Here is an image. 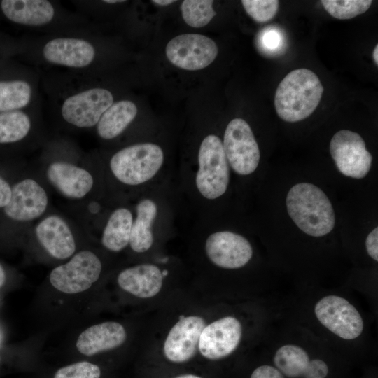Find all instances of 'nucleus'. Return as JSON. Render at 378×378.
Returning a JSON list of instances; mask_svg holds the SVG:
<instances>
[{"mask_svg": "<svg viewBox=\"0 0 378 378\" xmlns=\"http://www.w3.org/2000/svg\"><path fill=\"white\" fill-rule=\"evenodd\" d=\"M274 363L278 370L289 378H326L327 364L322 360H310L302 347L286 344L276 351Z\"/></svg>", "mask_w": 378, "mask_h": 378, "instance_id": "2eb2a0df", "label": "nucleus"}, {"mask_svg": "<svg viewBox=\"0 0 378 378\" xmlns=\"http://www.w3.org/2000/svg\"><path fill=\"white\" fill-rule=\"evenodd\" d=\"M241 335L240 321L233 316L223 317L205 326L200 335L198 349L206 359H221L235 351Z\"/></svg>", "mask_w": 378, "mask_h": 378, "instance_id": "9b49d317", "label": "nucleus"}, {"mask_svg": "<svg viewBox=\"0 0 378 378\" xmlns=\"http://www.w3.org/2000/svg\"><path fill=\"white\" fill-rule=\"evenodd\" d=\"M49 181L64 196L85 197L92 188L94 179L86 169L66 162H52L46 172Z\"/></svg>", "mask_w": 378, "mask_h": 378, "instance_id": "a211bd4d", "label": "nucleus"}, {"mask_svg": "<svg viewBox=\"0 0 378 378\" xmlns=\"http://www.w3.org/2000/svg\"><path fill=\"white\" fill-rule=\"evenodd\" d=\"M31 123L28 115L19 110L0 113V144L22 140L29 132Z\"/></svg>", "mask_w": 378, "mask_h": 378, "instance_id": "a878e982", "label": "nucleus"}, {"mask_svg": "<svg viewBox=\"0 0 378 378\" xmlns=\"http://www.w3.org/2000/svg\"><path fill=\"white\" fill-rule=\"evenodd\" d=\"M111 92L101 88H90L67 97L61 113L68 123L78 127L97 125L104 113L113 104Z\"/></svg>", "mask_w": 378, "mask_h": 378, "instance_id": "9d476101", "label": "nucleus"}, {"mask_svg": "<svg viewBox=\"0 0 378 378\" xmlns=\"http://www.w3.org/2000/svg\"><path fill=\"white\" fill-rule=\"evenodd\" d=\"M104 3H107V4H116V3H122V2H125V1H122V0H105V1H103Z\"/></svg>", "mask_w": 378, "mask_h": 378, "instance_id": "58836bf2", "label": "nucleus"}, {"mask_svg": "<svg viewBox=\"0 0 378 378\" xmlns=\"http://www.w3.org/2000/svg\"><path fill=\"white\" fill-rule=\"evenodd\" d=\"M102 370L97 364L88 360L75 362L57 369L51 378H102Z\"/></svg>", "mask_w": 378, "mask_h": 378, "instance_id": "c85d7f7f", "label": "nucleus"}, {"mask_svg": "<svg viewBox=\"0 0 378 378\" xmlns=\"http://www.w3.org/2000/svg\"><path fill=\"white\" fill-rule=\"evenodd\" d=\"M205 251L212 263L225 269L242 267L253 255V248L248 239L230 231L211 234L206 240Z\"/></svg>", "mask_w": 378, "mask_h": 378, "instance_id": "f8f14e48", "label": "nucleus"}, {"mask_svg": "<svg viewBox=\"0 0 378 378\" xmlns=\"http://www.w3.org/2000/svg\"><path fill=\"white\" fill-rule=\"evenodd\" d=\"M259 43L262 51L268 55H274L284 48L285 38L280 30L274 27H267L262 30Z\"/></svg>", "mask_w": 378, "mask_h": 378, "instance_id": "7c9ffc66", "label": "nucleus"}, {"mask_svg": "<svg viewBox=\"0 0 378 378\" xmlns=\"http://www.w3.org/2000/svg\"><path fill=\"white\" fill-rule=\"evenodd\" d=\"M241 4L248 15L258 22L272 20L279 7V1L276 0H242Z\"/></svg>", "mask_w": 378, "mask_h": 378, "instance_id": "c756f323", "label": "nucleus"}, {"mask_svg": "<svg viewBox=\"0 0 378 378\" xmlns=\"http://www.w3.org/2000/svg\"><path fill=\"white\" fill-rule=\"evenodd\" d=\"M330 153L338 170L346 176L363 178L370 172L372 156L363 139L355 132H336L330 140Z\"/></svg>", "mask_w": 378, "mask_h": 378, "instance_id": "0eeeda50", "label": "nucleus"}, {"mask_svg": "<svg viewBox=\"0 0 378 378\" xmlns=\"http://www.w3.org/2000/svg\"><path fill=\"white\" fill-rule=\"evenodd\" d=\"M378 228L374 227L368 235L365 248L368 255L375 261L378 260Z\"/></svg>", "mask_w": 378, "mask_h": 378, "instance_id": "473e14b6", "label": "nucleus"}, {"mask_svg": "<svg viewBox=\"0 0 378 378\" xmlns=\"http://www.w3.org/2000/svg\"><path fill=\"white\" fill-rule=\"evenodd\" d=\"M164 153L153 143H141L125 147L111 158L110 168L121 183L137 186L153 178L162 167Z\"/></svg>", "mask_w": 378, "mask_h": 378, "instance_id": "7ed1b4c3", "label": "nucleus"}, {"mask_svg": "<svg viewBox=\"0 0 378 378\" xmlns=\"http://www.w3.org/2000/svg\"><path fill=\"white\" fill-rule=\"evenodd\" d=\"M314 313L323 326L340 338L351 340L363 332L364 323L360 313L344 298L323 297L316 304Z\"/></svg>", "mask_w": 378, "mask_h": 378, "instance_id": "6e6552de", "label": "nucleus"}, {"mask_svg": "<svg viewBox=\"0 0 378 378\" xmlns=\"http://www.w3.org/2000/svg\"><path fill=\"white\" fill-rule=\"evenodd\" d=\"M43 55L51 64L83 68L94 60L95 50L90 42L81 38H56L45 44Z\"/></svg>", "mask_w": 378, "mask_h": 378, "instance_id": "dca6fc26", "label": "nucleus"}, {"mask_svg": "<svg viewBox=\"0 0 378 378\" xmlns=\"http://www.w3.org/2000/svg\"><path fill=\"white\" fill-rule=\"evenodd\" d=\"M133 216L125 207L114 210L104 229L102 243L109 251L118 252L130 243Z\"/></svg>", "mask_w": 378, "mask_h": 378, "instance_id": "b1692460", "label": "nucleus"}, {"mask_svg": "<svg viewBox=\"0 0 378 378\" xmlns=\"http://www.w3.org/2000/svg\"><path fill=\"white\" fill-rule=\"evenodd\" d=\"M157 214V204L151 199L141 200L136 205V216L132 223L129 243L134 252L144 253L152 246L154 241L152 227Z\"/></svg>", "mask_w": 378, "mask_h": 378, "instance_id": "4be33fe9", "label": "nucleus"}, {"mask_svg": "<svg viewBox=\"0 0 378 378\" xmlns=\"http://www.w3.org/2000/svg\"><path fill=\"white\" fill-rule=\"evenodd\" d=\"M1 8L8 20L24 25L46 24L55 15L52 4L46 0H4Z\"/></svg>", "mask_w": 378, "mask_h": 378, "instance_id": "412c9836", "label": "nucleus"}, {"mask_svg": "<svg viewBox=\"0 0 378 378\" xmlns=\"http://www.w3.org/2000/svg\"><path fill=\"white\" fill-rule=\"evenodd\" d=\"M323 87L309 69H298L288 73L275 92L274 106L284 121L295 122L309 117L317 108Z\"/></svg>", "mask_w": 378, "mask_h": 378, "instance_id": "f03ea898", "label": "nucleus"}, {"mask_svg": "<svg viewBox=\"0 0 378 378\" xmlns=\"http://www.w3.org/2000/svg\"><path fill=\"white\" fill-rule=\"evenodd\" d=\"M250 378H284V377L276 368L264 365L257 368Z\"/></svg>", "mask_w": 378, "mask_h": 378, "instance_id": "2f4dec72", "label": "nucleus"}, {"mask_svg": "<svg viewBox=\"0 0 378 378\" xmlns=\"http://www.w3.org/2000/svg\"><path fill=\"white\" fill-rule=\"evenodd\" d=\"M326 10L340 20L354 18L366 12L372 5L371 0H322Z\"/></svg>", "mask_w": 378, "mask_h": 378, "instance_id": "cd10ccee", "label": "nucleus"}, {"mask_svg": "<svg viewBox=\"0 0 378 378\" xmlns=\"http://www.w3.org/2000/svg\"><path fill=\"white\" fill-rule=\"evenodd\" d=\"M31 85L24 80L0 81V112L25 107L31 99Z\"/></svg>", "mask_w": 378, "mask_h": 378, "instance_id": "393cba45", "label": "nucleus"}, {"mask_svg": "<svg viewBox=\"0 0 378 378\" xmlns=\"http://www.w3.org/2000/svg\"><path fill=\"white\" fill-rule=\"evenodd\" d=\"M48 203V195L43 188L34 179L25 178L12 188L10 200L4 207V211L11 219L28 221L41 216Z\"/></svg>", "mask_w": 378, "mask_h": 378, "instance_id": "4468645a", "label": "nucleus"}, {"mask_svg": "<svg viewBox=\"0 0 378 378\" xmlns=\"http://www.w3.org/2000/svg\"><path fill=\"white\" fill-rule=\"evenodd\" d=\"M223 146L229 165L237 174L246 176L257 169L260 149L250 125L244 119L234 118L228 123Z\"/></svg>", "mask_w": 378, "mask_h": 378, "instance_id": "39448f33", "label": "nucleus"}, {"mask_svg": "<svg viewBox=\"0 0 378 378\" xmlns=\"http://www.w3.org/2000/svg\"><path fill=\"white\" fill-rule=\"evenodd\" d=\"M36 235L42 246L56 259L68 258L76 251L74 237L60 216L51 215L43 218L36 227Z\"/></svg>", "mask_w": 378, "mask_h": 378, "instance_id": "f3484780", "label": "nucleus"}, {"mask_svg": "<svg viewBox=\"0 0 378 378\" xmlns=\"http://www.w3.org/2000/svg\"><path fill=\"white\" fill-rule=\"evenodd\" d=\"M176 1L172 0H153L152 1L153 3L160 5V6H167L169 4H172V3L175 2Z\"/></svg>", "mask_w": 378, "mask_h": 378, "instance_id": "f704fd0d", "label": "nucleus"}, {"mask_svg": "<svg viewBox=\"0 0 378 378\" xmlns=\"http://www.w3.org/2000/svg\"><path fill=\"white\" fill-rule=\"evenodd\" d=\"M213 3L211 0L183 1L181 10L186 23L196 28L206 25L216 15Z\"/></svg>", "mask_w": 378, "mask_h": 378, "instance_id": "bb28decb", "label": "nucleus"}, {"mask_svg": "<svg viewBox=\"0 0 378 378\" xmlns=\"http://www.w3.org/2000/svg\"><path fill=\"white\" fill-rule=\"evenodd\" d=\"M206 324L197 316H185L170 330L164 344V354L172 363H181L191 359L198 347L201 332Z\"/></svg>", "mask_w": 378, "mask_h": 378, "instance_id": "ddd939ff", "label": "nucleus"}, {"mask_svg": "<svg viewBox=\"0 0 378 378\" xmlns=\"http://www.w3.org/2000/svg\"><path fill=\"white\" fill-rule=\"evenodd\" d=\"M6 281V274L1 265L0 264V288L2 287Z\"/></svg>", "mask_w": 378, "mask_h": 378, "instance_id": "c9c22d12", "label": "nucleus"}, {"mask_svg": "<svg viewBox=\"0 0 378 378\" xmlns=\"http://www.w3.org/2000/svg\"><path fill=\"white\" fill-rule=\"evenodd\" d=\"M12 188L7 181L0 176V208L5 207L11 197Z\"/></svg>", "mask_w": 378, "mask_h": 378, "instance_id": "72a5a7b5", "label": "nucleus"}, {"mask_svg": "<svg viewBox=\"0 0 378 378\" xmlns=\"http://www.w3.org/2000/svg\"><path fill=\"white\" fill-rule=\"evenodd\" d=\"M175 378H202V377L195 375V374H186L179 375Z\"/></svg>", "mask_w": 378, "mask_h": 378, "instance_id": "4c0bfd02", "label": "nucleus"}, {"mask_svg": "<svg viewBox=\"0 0 378 378\" xmlns=\"http://www.w3.org/2000/svg\"><path fill=\"white\" fill-rule=\"evenodd\" d=\"M163 278L158 266L141 264L122 270L118 276V284L137 298H150L160 291Z\"/></svg>", "mask_w": 378, "mask_h": 378, "instance_id": "aec40b11", "label": "nucleus"}, {"mask_svg": "<svg viewBox=\"0 0 378 378\" xmlns=\"http://www.w3.org/2000/svg\"><path fill=\"white\" fill-rule=\"evenodd\" d=\"M137 111L136 104L131 101L121 100L113 103L97 124L99 136L106 140L117 137L133 121Z\"/></svg>", "mask_w": 378, "mask_h": 378, "instance_id": "5701e85b", "label": "nucleus"}, {"mask_svg": "<svg viewBox=\"0 0 378 378\" xmlns=\"http://www.w3.org/2000/svg\"><path fill=\"white\" fill-rule=\"evenodd\" d=\"M0 360H1V358H0Z\"/></svg>", "mask_w": 378, "mask_h": 378, "instance_id": "ea45409f", "label": "nucleus"}, {"mask_svg": "<svg viewBox=\"0 0 378 378\" xmlns=\"http://www.w3.org/2000/svg\"><path fill=\"white\" fill-rule=\"evenodd\" d=\"M378 46L376 45L375 48H374V50H373V53H372V57H373V59H374V62L375 63V64L377 66L378 65Z\"/></svg>", "mask_w": 378, "mask_h": 378, "instance_id": "e433bc0d", "label": "nucleus"}, {"mask_svg": "<svg viewBox=\"0 0 378 378\" xmlns=\"http://www.w3.org/2000/svg\"><path fill=\"white\" fill-rule=\"evenodd\" d=\"M221 139L209 134L202 140L198 153V170L195 184L199 192L207 200H215L227 190L230 167Z\"/></svg>", "mask_w": 378, "mask_h": 378, "instance_id": "20e7f679", "label": "nucleus"}, {"mask_svg": "<svg viewBox=\"0 0 378 378\" xmlns=\"http://www.w3.org/2000/svg\"><path fill=\"white\" fill-rule=\"evenodd\" d=\"M126 338L125 329L120 323L108 321L92 326L83 331L76 346L80 354L90 357L118 348Z\"/></svg>", "mask_w": 378, "mask_h": 378, "instance_id": "6ab92c4d", "label": "nucleus"}, {"mask_svg": "<svg viewBox=\"0 0 378 378\" xmlns=\"http://www.w3.org/2000/svg\"><path fill=\"white\" fill-rule=\"evenodd\" d=\"M169 60L181 69L195 71L211 64L218 55V47L210 38L186 34L173 38L166 46Z\"/></svg>", "mask_w": 378, "mask_h": 378, "instance_id": "1a4fd4ad", "label": "nucleus"}, {"mask_svg": "<svg viewBox=\"0 0 378 378\" xmlns=\"http://www.w3.org/2000/svg\"><path fill=\"white\" fill-rule=\"evenodd\" d=\"M290 218L304 233L315 237L330 233L335 227V214L325 192L310 183L294 185L286 200Z\"/></svg>", "mask_w": 378, "mask_h": 378, "instance_id": "f257e3e1", "label": "nucleus"}, {"mask_svg": "<svg viewBox=\"0 0 378 378\" xmlns=\"http://www.w3.org/2000/svg\"><path fill=\"white\" fill-rule=\"evenodd\" d=\"M102 268L97 255L90 251H82L66 263L54 268L50 274V282L62 293H80L88 290L99 279Z\"/></svg>", "mask_w": 378, "mask_h": 378, "instance_id": "423d86ee", "label": "nucleus"}]
</instances>
